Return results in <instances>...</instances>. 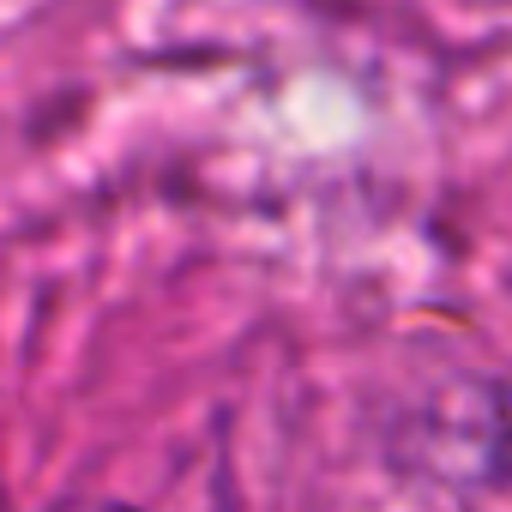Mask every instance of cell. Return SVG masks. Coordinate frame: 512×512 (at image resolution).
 Returning <instances> with one entry per match:
<instances>
[{
    "label": "cell",
    "instance_id": "1",
    "mask_svg": "<svg viewBox=\"0 0 512 512\" xmlns=\"http://www.w3.org/2000/svg\"><path fill=\"white\" fill-rule=\"evenodd\" d=\"M494 458L500 470H512V386L500 392V410H494Z\"/></svg>",
    "mask_w": 512,
    "mask_h": 512
}]
</instances>
